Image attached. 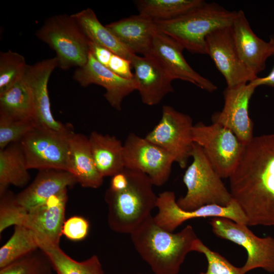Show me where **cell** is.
Returning <instances> with one entry per match:
<instances>
[{
	"instance_id": "1",
	"label": "cell",
	"mask_w": 274,
	"mask_h": 274,
	"mask_svg": "<svg viewBox=\"0 0 274 274\" xmlns=\"http://www.w3.org/2000/svg\"><path fill=\"white\" fill-rule=\"evenodd\" d=\"M229 179L248 225L274 226V134L254 136L245 144Z\"/></svg>"
},
{
	"instance_id": "2",
	"label": "cell",
	"mask_w": 274,
	"mask_h": 274,
	"mask_svg": "<svg viewBox=\"0 0 274 274\" xmlns=\"http://www.w3.org/2000/svg\"><path fill=\"white\" fill-rule=\"evenodd\" d=\"M130 237L135 250L154 274H178L198 238L192 226L173 233L158 225L152 215Z\"/></svg>"
},
{
	"instance_id": "3",
	"label": "cell",
	"mask_w": 274,
	"mask_h": 274,
	"mask_svg": "<svg viewBox=\"0 0 274 274\" xmlns=\"http://www.w3.org/2000/svg\"><path fill=\"white\" fill-rule=\"evenodd\" d=\"M127 182L122 189L108 188L105 195L108 223L116 232L131 234L151 215L157 196L150 178L145 174L125 168Z\"/></svg>"
},
{
	"instance_id": "4",
	"label": "cell",
	"mask_w": 274,
	"mask_h": 274,
	"mask_svg": "<svg viewBox=\"0 0 274 274\" xmlns=\"http://www.w3.org/2000/svg\"><path fill=\"white\" fill-rule=\"evenodd\" d=\"M236 11H230L216 3L201 6L175 19L155 21L157 31L170 37L184 49L206 54V39L212 31L231 26Z\"/></svg>"
},
{
	"instance_id": "5",
	"label": "cell",
	"mask_w": 274,
	"mask_h": 274,
	"mask_svg": "<svg viewBox=\"0 0 274 274\" xmlns=\"http://www.w3.org/2000/svg\"><path fill=\"white\" fill-rule=\"evenodd\" d=\"M191 157L192 162L183 177L187 192L177 200L178 205L189 211L209 204L229 206L233 200L230 191L210 163L202 148L195 143Z\"/></svg>"
},
{
	"instance_id": "6",
	"label": "cell",
	"mask_w": 274,
	"mask_h": 274,
	"mask_svg": "<svg viewBox=\"0 0 274 274\" xmlns=\"http://www.w3.org/2000/svg\"><path fill=\"white\" fill-rule=\"evenodd\" d=\"M36 36L55 52L58 67L64 70L78 68L87 62L89 41L71 15L48 18Z\"/></svg>"
},
{
	"instance_id": "7",
	"label": "cell",
	"mask_w": 274,
	"mask_h": 274,
	"mask_svg": "<svg viewBox=\"0 0 274 274\" xmlns=\"http://www.w3.org/2000/svg\"><path fill=\"white\" fill-rule=\"evenodd\" d=\"M194 143L203 149L210 163L222 178H229L241 158L245 144L228 128L214 123H199L192 130Z\"/></svg>"
},
{
	"instance_id": "8",
	"label": "cell",
	"mask_w": 274,
	"mask_h": 274,
	"mask_svg": "<svg viewBox=\"0 0 274 274\" xmlns=\"http://www.w3.org/2000/svg\"><path fill=\"white\" fill-rule=\"evenodd\" d=\"M73 127L64 131L35 126L20 141L27 167L66 171L70 139Z\"/></svg>"
},
{
	"instance_id": "9",
	"label": "cell",
	"mask_w": 274,
	"mask_h": 274,
	"mask_svg": "<svg viewBox=\"0 0 274 274\" xmlns=\"http://www.w3.org/2000/svg\"><path fill=\"white\" fill-rule=\"evenodd\" d=\"M209 223L216 236L232 242L246 250L247 258L242 267L244 272L247 273L256 268L274 272V237H259L247 225L226 218H212Z\"/></svg>"
},
{
	"instance_id": "10",
	"label": "cell",
	"mask_w": 274,
	"mask_h": 274,
	"mask_svg": "<svg viewBox=\"0 0 274 274\" xmlns=\"http://www.w3.org/2000/svg\"><path fill=\"white\" fill-rule=\"evenodd\" d=\"M193 126L190 116L164 105L160 121L145 138L169 154L184 168L191 157Z\"/></svg>"
},
{
	"instance_id": "11",
	"label": "cell",
	"mask_w": 274,
	"mask_h": 274,
	"mask_svg": "<svg viewBox=\"0 0 274 274\" xmlns=\"http://www.w3.org/2000/svg\"><path fill=\"white\" fill-rule=\"evenodd\" d=\"M156 208L158 212L153 216L155 223L170 232H173L185 221L196 218H226L248 225L247 217L238 203L233 199L227 207L209 204L189 211L182 209L178 205L174 192L166 191L157 196Z\"/></svg>"
},
{
	"instance_id": "12",
	"label": "cell",
	"mask_w": 274,
	"mask_h": 274,
	"mask_svg": "<svg viewBox=\"0 0 274 274\" xmlns=\"http://www.w3.org/2000/svg\"><path fill=\"white\" fill-rule=\"evenodd\" d=\"M125 168L146 175L154 186L168 180L174 158L164 150L139 135L130 133L123 144Z\"/></svg>"
},
{
	"instance_id": "13",
	"label": "cell",
	"mask_w": 274,
	"mask_h": 274,
	"mask_svg": "<svg viewBox=\"0 0 274 274\" xmlns=\"http://www.w3.org/2000/svg\"><path fill=\"white\" fill-rule=\"evenodd\" d=\"M206 53L224 76L227 87L248 83L257 77L247 69L241 60L231 26L217 29L207 36Z\"/></svg>"
},
{
	"instance_id": "14",
	"label": "cell",
	"mask_w": 274,
	"mask_h": 274,
	"mask_svg": "<svg viewBox=\"0 0 274 274\" xmlns=\"http://www.w3.org/2000/svg\"><path fill=\"white\" fill-rule=\"evenodd\" d=\"M57 67L55 57L46 59L34 64L27 65L23 77L31 93L32 120L35 126L64 131L72 128V125L63 124L54 119L48 90L49 78Z\"/></svg>"
},
{
	"instance_id": "15",
	"label": "cell",
	"mask_w": 274,
	"mask_h": 274,
	"mask_svg": "<svg viewBox=\"0 0 274 274\" xmlns=\"http://www.w3.org/2000/svg\"><path fill=\"white\" fill-rule=\"evenodd\" d=\"M255 89L250 82L226 87L224 91L223 108L213 116L214 123L230 129L244 144L254 137L253 124L249 115V105Z\"/></svg>"
},
{
	"instance_id": "16",
	"label": "cell",
	"mask_w": 274,
	"mask_h": 274,
	"mask_svg": "<svg viewBox=\"0 0 274 274\" xmlns=\"http://www.w3.org/2000/svg\"><path fill=\"white\" fill-rule=\"evenodd\" d=\"M133 79L142 102L148 106L158 105L168 93L174 91V80L161 62L151 54L130 58Z\"/></svg>"
},
{
	"instance_id": "17",
	"label": "cell",
	"mask_w": 274,
	"mask_h": 274,
	"mask_svg": "<svg viewBox=\"0 0 274 274\" xmlns=\"http://www.w3.org/2000/svg\"><path fill=\"white\" fill-rule=\"evenodd\" d=\"M183 50L175 40L157 31L153 37L150 54L161 62L174 80L188 82L209 92L215 91L217 86L188 63L183 56Z\"/></svg>"
},
{
	"instance_id": "18",
	"label": "cell",
	"mask_w": 274,
	"mask_h": 274,
	"mask_svg": "<svg viewBox=\"0 0 274 274\" xmlns=\"http://www.w3.org/2000/svg\"><path fill=\"white\" fill-rule=\"evenodd\" d=\"M73 78L83 87L96 84L104 87L105 97L118 111L121 110L124 98L137 89L133 79H127L116 75L97 61L90 52L86 64L76 68Z\"/></svg>"
},
{
	"instance_id": "19",
	"label": "cell",
	"mask_w": 274,
	"mask_h": 274,
	"mask_svg": "<svg viewBox=\"0 0 274 274\" xmlns=\"http://www.w3.org/2000/svg\"><path fill=\"white\" fill-rule=\"evenodd\" d=\"M67 200L65 189L27 211L23 226L32 230L38 237L59 245Z\"/></svg>"
},
{
	"instance_id": "20",
	"label": "cell",
	"mask_w": 274,
	"mask_h": 274,
	"mask_svg": "<svg viewBox=\"0 0 274 274\" xmlns=\"http://www.w3.org/2000/svg\"><path fill=\"white\" fill-rule=\"evenodd\" d=\"M231 28L241 60L250 72L257 76L265 69L267 59L273 55L272 41L267 42L256 36L242 10L236 12Z\"/></svg>"
},
{
	"instance_id": "21",
	"label": "cell",
	"mask_w": 274,
	"mask_h": 274,
	"mask_svg": "<svg viewBox=\"0 0 274 274\" xmlns=\"http://www.w3.org/2000/svg\"><path fill=\"white\" fill-rule=\"evenodd\" d=\"M76 183H78L76 178L67 171L40 170L32 183L16 195V199L18 203L27 211Z\"/></svg>"
},
{
	"instance_id": "22",
	"label": "cell",
	"mask_w": 274,
	"mask_h": 274,
	"mask_svg": "<svg viewBox=\"0 0 274 274\" xmlns=\"http://www.w3.org/2000/svg\"><path fill=\"white\" fill-rule=\"evenodd\" d=\"M106 26L131 53L150 54L153 37L157 31L154 21L139 14Z\"/></svg>"
},
{
	"instance_id": "23",
	"label": "cell",
	"mask_w": 274,
	"mask_h": 274,
	"mask_svg": "<svg viewBox=\"0 0 274 274\" xmlns=\"http://www.w3.org/2000/svg\"><path fill=\"white\" fill-rule=\"evenodd\" d=\"M66 171L85 188L96 189L103 183L92 156L89 138L74 132L71 136L66 159Z\"/></svg>"
},
{
	"instance_id": "24",
	"label": "cell",
	"mask_w": 274,
	"mask_h": 274,
	"mask_svg": "<svg viewBox=\"0 0 274 274\" xmlns=\"http://www.w3.org/2000/svg\"><path fill=\"white\" fill-rule=\"evenodd\" d=\"M88 138L95 164L103 178L112 177L124 169V147L120 140L96 131Z\"/></svg>"
},
{
	"instance_id": "25",
	"label": "cell",
	"mask_w": 274,
	"mask_h": 274,
	"mask_svg": "<svg viewBox=\"0 0 274 274\" xmlns=\"http://www.w3.org/2000/svg\"><path fill=\"white\" fill-rule=\"evenodd\" d=\"M71 16L89 41L128 60L133 54L119 41L106 26H104L100 22L91 9H84L72 14Z\"/></svg>"
},
{
	"instance_id": "26",
	"label": "cell",
	"mask_w": 274,
	"mask_h": 274,
	"mask_svg": "<svg viewBox=\"0 0 274 274\" xmlns=\"http://www.w3.org/2000/svg\"><path fill=\"white\" fill-rule=\"evenodd\" d=\"M39 249L48 257L57 274H105L98 257L94 255L82 261H76L64 253L59 245L37 237Z\"/></svg>"
},
{
	"instance_id": "27",
	"label": "cell",
	"mask_w": 274,
	"mask_h": 274,
	"mask_svg": "<svg viewBox=\"0 0 274 274\" xmlns=\"http://www.w3.org/2000/svg\"><path fill=\"white\" fill-rule=\"evenodd\" d=\"M25 157L20 143L0 150V192L10 185L22 187L30 180Z\"/></svg>"
},
{
	"instance_id": "28",
	"label": "cell",
	"mask_w": 274,
	"mask_h": 274,
	"mask_svg": "<svg viewBox=\"0 0 274 274\" xmlns=\"http://www.w3.org/2000/svg\"><path fill=\"white\" fill-rule=\"evenodd\" d=\"M32 113L31 93L23 76L0 94V114L15 119L33 122Z\"/></svg>"
},
{
	"instance_id": "29",
	"label": "cell",
	"mask_w": 274,
	"mask_h": 274,
	"mask_svg": "<svg viewBox=\"0 0 274 274\" xmlns=\"http://www.w3.org/2000/svg\"><path fill=\"white\" fill-rule=\"evenodd\" d=\"M204 2L202 0H139L135 3L139 14L160 21L177 18Z\"/></svg>"
},
{
	"instance_id": "30",
	"label": "cell",
	"mask_w": 274,
	"mask_h": 274,
	"mask_svg": "<svg viewBox=\"0 0 274 274\" xmlns=\"http://www.w3.org/2000/svg\"><path fill=\"white\" fill-rule=\"evenodd\" d=\"M39 249L35 232L21 225L14 226V232L0 249V268Z\"/></svg>"
},
{
	"instance_id": "31",
	"label": "cell",
	"mask_w": 274,
	"mask_h": 274,
	"mask_svg": "<svg viewBox=\"0 0 274 274\" xmlns=\"http://www.w3.org/2000/svg\"><path fill=\"white\" fill-rule=\"evenodd\" d=\"M27 65L24 56L17 52H1L0 94L23 77Z\"/></svg>"
},
{
	"instance_id": "32",
	"label": "cell",
	"mask_w": 274,
	"mask_h": 274,
	"mask_svg": "<svg viewBox=\"0 0 274 274\" xmlns=\"http://www.w3.org/2000/svg\"><path fill=\"white\" fill-rule=\"evenodd\" d=\"M38 250L0 268V274H51L53 268L48 257Z\"/></svg>"
},
{
	"instance_id": "33",
	"label": "cell",
	"mask_w": 274,
	"mask_h": 274,
	"mask_svg": "<svg viewBox=\"0 0 274 274\" xmlns=\"http://www.w3.org/2000/svg\"><path fill=\"white\" fill-rule=\"evenodd\" d=\"M26 212L18 203L16 195L8 189L0 192V233L12 225L23 226Z\"/></svg>"
},
{
	"instance_id": "34",
	"label": "cell",
	"mask_w": 274,
	"mask_h": 274,
	"mask_svg": "<svg viewBox=\"0 0 274 274\" xmlns=\"http://www.w3.org/2000/svg\"><path fill=\"white\" fill-rule=\"evenodd\" d=\"M192 251L203 254L207 260V270L199 274H246L242 267L233 265L221 254L206 246L198 238L193 244Z\"/></svg>"
},
{
	"instance_id": "35",
	"label": "cell",
	"mask_w": 274,
	"mask_h": 274,
	"mask_svg": "<svg viewBox=\"0 0 274 274\" xmlns=\"http://www.w3.org/2000/svg\"><path fill=\"white\" fill-rule=\"evenodd\" d=\"M35 126L32 121L15 119L0 114V150L20 143Z\"/></svg>"
},
{
	"instance_id": "36",
	"label": "cell",
	"mask_w": 274,
	"mask_h": 274,
	"mask_svg": "<svg viewBox=\"0 0 274 274\" xmlns=\"http://www.w3.org/2000/svg\"><path fill=\"white\" fill-rule=\"evenodd\" d=\"M89 229V223L85 218L81 216H73L65 221L62 234L72 241H81L87 236Z\"/></svg>"
},
{
	"instance_id": "37",
	"label": "cell",
	"mask_w": 274,
	"mask_h": 274,
	"mask_svg": "<svg viewBox=\"0 0 274 274\" xmlns=\"http://www.w3.org/2000/svg\"><path fill=\"white\" fill-rule=\"evenodd\" d=\"M106 67L120 77L127 79H133L130 61L114 53Z\"/></svg>"
},
{
	"instance_id": "38",
	"label": "cell",
	"mask_w": 274,
	"mask_h": 274,
	"mask_svg": "<svg viewBox=\"0 0 274 274\" xmlns=\"http://www.w3.org/2000/svg\"><path fill=\"white\" fill-rule=\"evenodd\" d=\"M270 40L272 41L274 46V35H272ZM274 56V50L273 54ZM256 88L261 85H265L274 88V66L269 74L266 76L259 78L257 77L253 81L250 82Z\"/></svg>"
},
{
	"instance_id": "39",
	"label": "cell",
	"mask_w": 274,
	"mask_h": 274,
	"mask_svg": "<svg viewBox=\"0 0 274 274\" xmlns=\"http://www.w3.org/2000/svg\"><path fill=\"white\" fill-rule=\"evenodd\" d=\"M137 274H141V273H137Z\"/></svg>"
}]
</instances>
